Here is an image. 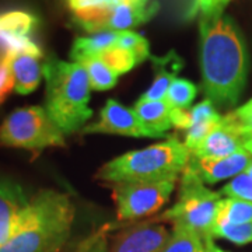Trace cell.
<instances>
[{"label":"cell","instance_id":"1","mask_svg":"<svg viewBox=\"0 0 252 252\" xmlns=\"http://www.w3.org/2000/svg\"><path fill=\"white\" fill-rule=\"evenodd\" d=\"M199 44L206 99L216 108H233L243 95L250 69L243 32L230 16L200 17Z\"/></svg>","mask_w":252,"mask_h":252},{"label":"cell","instance_id":"2","mask_svg":"<svg viewBox=\"0 0 252 252\" xmlns=\"http://www.w3.org/2000/svg\"><path fill=\"white\" fill-rule=\"evenodd\" d=\"M73 220L70 198L54 189H42L30 199L0 252H58L70 235Z\"/></svg>","mask_w":252,"mask_h":252},{"label":"cell","instance_id":"3","mask_svg":"<svg viewBox=\"0 0 252 252\" xmlns=\"http://www.w3.org/2000/svg\"><path fill=\"white\" fill-rule=\"evenodd\" d=\"M46 83L45 109L64 135L81 130L93 117L90 79L80 63L49 56L44 62Z\"/></svg>","mask_w":252,"mask_h":252},{"label":"cell","instance_id":"4","mask_svg":"<svg viewBox=\"0 0 252 252\" xmlns=\"http://www.w3.org/2000/svg\"><path fill=\"white\" fill-rule=\"evenodd\" d=\"M190 153L187 146L171 136L161 143L129 152L99 168L97 178L118 182H165L175 181L188 167Z\"/></svg>","mask_w":252,"mask_h":252},{"label":"cell","instance_id":"5","mask_svg":"<svg viewBox=\"0 0 252 252\" xmlns=\"http://www.w3.org/2000/svg\"><path fill=\"white\" fill-rule=\"evenodd\" d=\"M220 200L221 193L206 188L196 174L185 168L175 205L152 220L156 223L170 221L172 227H184L205 240H213L212 233L217 224Z\"/></svg>","mask_w":252,"mask_h":252},{"label":"cell","instance_id":"6","mask_svg":"<svg viewBox=\"0 0 252 252\" xmlns=\"http://www.w3.org/2000/svg\"><path fill=\"white\" fill-rule=\"evenodd\" d=\"M64 133L42 107L13 111L0 125V147L26 149L34 157L48 147H63Z\"/></svg>","mask_w":252,"mask_h":252},{"label":"cell","instance_id":"7","mask_svg":"<svg viewBox=\"0 0 252 252\" xmlns=\"http://www.w3.org/2000/svg\"><path fill=\"white\" fill-rule=\"evenodd\" d=\"M174 188L175 181L114 184L118 219L127 221L153 215L168 200Z\"/></svg>","mask_w":252,"mask_h":252},{"label":"cell","instance_id":"8","mask_svg":"<svg viewBox=\"0 0 252 252\" xmlns=\"http://www.w3.org/2000/svg\"><path fill=\"white\" fill-rule=\"evenodd\" d=\"M39 20L26 10L0 13V49L6 54H31L44 58L42 48L32 39Z\"/></svg>","mask_w":252,"mask_h":252},{"label":"cell","instance_id":"9","mask_svg":"<svg viewBox=\"0 0 252 252\" xmlns=\"http://www.w3.org/2000/svg\"><path fill=\"white\" fill-rule=\"evenodd\" d=\"M81 133H105L129 137H152L142 125L133 109L121 105L117 99H108L99 112L98 121L86 125Z\"/></svg>","mask_w":252,"mask_h":252},{"label":"cell","instance_id":"10","mask_svg":"<svg viewBox=\"0 0 252 252\" xmlns=\"http://www.w3.org/2000/svg\"><path fill=\"white\" fill-rule=\"evenodd\" d=\"M170 231L153 220L130 225L118 233L109 252H161L170 238Z\"/></svg>","mask_w":252,"mask_h":252},{"label":"cell","instance_id":"11","mask_svg":"<svg viewBox=\"0 0 252 252\" xmlns=\"http://www.w3.org/2000/svg\"><path fill=\"white\" fill-rule=\"evenodd\" d=\"M243 133L235 122L233 114L221 117L213 130L206 136V139L199 144V147L190 154L198 158H220L238 153L244 149Z\"/></svg>","mask_w":252,"mask_h":252},{"label":"cell","instance_id":"12","mask_svg":"<svg viewBox=\"0 0 252 252\" xmlns=\"http://www.w3.org/2000/svg\"><path fill=\"white\" fill-rule=\"evenodd\" d=\"M252 164V156L247 150L220 157V158H198L190 156L188 170L196 174L203 184H217L243 174Z\"/></svg>","mask_w":252,"mask_h":252},{"label":"cell","instance_id":"13","mask_svg":"<svg viewBox=\"0 0 252 252\" xmlns=\"http://www.w3.org/2000/svg\"><path fill=\"white\" fill-rule=\"evenodd\" d=\"M158 9V0H124L111 10L104 31H130V28L150 21Z\"/></svg>","mask_w":252,"mask_h":252},{"label":"cell","instance_id":"14","mask_svg":"<svg viewBox=\"0 0 252 252\" xmlns=\"http://www.w3.org/2000/svg\"><path fill=\"white\" fill-rule=\"evenodd\" d=\"M30 199L17 182L0 178V247L9 241L21 212Z\"/></svg>","mask_w":252,"mask_h":252},{"label":"cell","instance_id":"15","mask_svg":"<svg viewBox=\"0 0 252 252\" xmlns=\"http://www.w3.org/2000/svg\"><path fill=\"white\" fill-rule=\"evenodd\" d=\"M6 59L14 79V91L28 95L35 91L44 76V58L31 54H6Z\"/></svg>","mask_w":252,"mask_h":252},{"label":"cell","instance_id":"16","mask_svg":"<svg viewBox=\"0 0 252 252\" xmlns=\"http://www.w3.org/2000/svg\"><path fill=\"white\" fill-rule=\"evenodd\" d=\"M150 61L153 63V83L140 97V99L161 101L165 98V94L172 81L177 79V74L182 70L184 61L175 51H170L164 56H150Z\"/></svg>","mask_w":252,"mask_h":252},{"label":"cell","instance_id":"17","mask_svg":"<svg viewBox=\"0 0 252 252\" xmlns=\"http://www.w3.org/2000/svg\"><path fill=\"white\" fill-rule=\"evenodd\" d=\"M121 1L124 0H67V6L84 31L97 34L104 31V24L111 10Z\"/></svg>","mask_w":252,"mask_h":252},{"label":"cell","instance_id":"18","mask_svg":"<svg viewBox=\"0 0 252 252\" xmlns=\"http://www.w3.org/2000/svg\"><path fill=\"white\" fill-rule=\"evenodd\" d=\"M220 119L221 115L209 99H203L195 107L189 108V124L184 142L189 153L192 154L198 149L199 144L206 139Z\"/></svg>","mask_w":252,"mask_h":252},{"label":"cell","instance_id":"19","mask_svg":"<svg viewBox=\"0 0 252 252\" xmlns=\"http://www.w3.org/2000/svg\"><path fill=\"white\" fill-rule=\"evenodd\" d=\"M142 125L152 137H164L172 127L171 107L161 101H143L139 99L133 107Z\"/></svg>","mask_w":252,"mask_h":252},{"label":"cell","instance_id":"20","mask_svg":"<svg viewBox=\"0 0 252 252\" xmlns=\"http://www.w3.org/2000/svg\"><path fill=\"white\" fill-rule=\"evenodd\" d=\"M119 32L117 31H102L90 36H79L74 39L70 51V58L76 63L83 59L98 56L114 45H117Z\"/></svg>","mask_w":252,"mask_h":252},{"label":"cell","instance_id":"21","mask_svg":"<svg viewBox=\"0 0 252 252\" xmlns=\"http://www.w3.org/2000/svg\"><path fill=\"white\" fill-rule=\"evenodd\" d=\"M207 241L192 230L172 227L171 235L161 252H209Z\"/></svg>","mask_w":252,"mask_h":252},{"label":"cell","instance_id":"22","mask_svg":"<svg viewBox=\"0 0 252 252\" xmlns=\"http://www.w3.org/2000/svg\"><path fill=\"white\" fill-rule=\"evenodd\" d=\"M217 223H252V202L235 198L221 199L219 205Z\"/></svg>","mask_w":252,"mask_h":252},{"label":"cell","instance_id":"23","mask_svg":"<svg viewBox=\"0 0 252 252\" xmlns=\"http://www.w3.org/2000/svg\"><path fill=\"white\" fill-rule=\"evenodd\" d=\"M87 70L90 86L93 90L104 91L115 87L118 83V74L111 70L105 63L99 59L98 56L87 58L79 62Z\"/></svg>","mask_w":252,"mask_h":252},{"label":"cell","instance_id":"24","mask_svg":"<svg viewBox=\"0 0 252 252\" xmlns=\"http://www.w3.org/2000/svg\"><path fill=\"white\" fill-rule=\"evenodd\" d=\"M98 58L108 66L111 70L117 73L118 76L130 72L136 64L140 63L133 52L119 45H114L112 48L104 51L102 54L98 55Z\"/></svg>","mask_w":252,"mask_h":252},{"label":"cell","instance_id":"25","mask_svg":"<svg viewBox=\"0 0 252 252\" xmlns=\"http://www.w3.org/2000/svg\"><path fill=\"white\" fill-rule=\"evenodd\" d=\"M198 94V89L193 83L185 79H175L165 94L164 101L171 109H187Z\"/></svg>","mask_w":252,"mask_h":252},{"label":"cell","instance_id":"26","mask_svg":"<svg viewBox=\"0 0 252 252\" xmlns=\"http://www.w3.org/2000/svg\"><path fill=\"white\" fill-rule=\"evenodd\" d=\"M213 238H224L237 245H245L252 243V223L243 224H230V223H217L212 233Z\"/></svg>","mask_w":252,"mask_h":252},{"label":"cell","instance_id":"27","mask_svg":"<svg viewBox=\"0 0 252 252\" xmlns=\"http://www.w3.org/2000/svg\"><path fill=\"white\" fill-rule=\"evenodd\" d=\"M112 225L105 224L97 231L87 235L80 243H77L69 252H109L108 234Z\"/></svg>","mask_w":252,"mask_h":252},{"label":"cell","instance_id":"28","mask_svg":"<svg viewBox=\"0 0 252 252\" xmlns=\"http://www.w3.org/2000/svg\"><path fill=\"white\" fill-rule=\"evenodd\" d=\"M117 45L122 46L125 49H129L130 52H133L137 61L142 63L147 58H150V45L149 41L144 36L136 34L133 31H121L119 38H118Z\"/></svg>","mask_w":252,"mask_h":252},{"label":"cell","instance_id":"29","mask_svg":"<svg viewBox=\"0 0 252 252\" xmlns=\"http://www.w3.org/2000/svg\"><path fill=\"white\" fill-rule=\"evenodd\" d=\"M220 192L227 198L243 199L252 202V177H250L247 172H243L234 177Z\"/></svg>","mask_w":252,"mask_h":252},{"label":"cell","instance_id":"30","mask_svg":"<svg viewBox=\"0 0 252 252\" xmlns=\"http://www.w3.org/2000/svg\"><path fill=\"white\" fill-rule=\"evenodd\" d=\"M231 0H193L192 7L189 10V17H195L200 14V17H215L224 14L225 6Z\"/></svg>","mask_w":252,"mask_h":252},{"label":"cell","instance_id":"31","mask_svg":"<svg viewBox=\"0 0 252 252\" xmlns=\"http://www.w3.org/2000/svg\"><path fill=\"white\" fill-rule=\"evenodd\" d=\"M231 114L243 133L244 139L247 140L252 137V98L247 104H244L243 107L233 111Z\"/></svg>","mask_w":252,"mask_h":252},{"label":"cell","instance_id":"32","mask_svg":"<svg viewBox=\"0 0 252 252\" xmlns=\"http://www.w3.org/2000/svg\"><path fill=\"white\" fill-rule=\"evenodd\" d=\"M13 90H14V79L10 70L7 59L4 56V59L0 62V104L9 97V94Z\"/></svg>","mask_w":252,"mask_h":252},{"label":"cell","instance_id":"33","mask_svg":"<svg viewBox=\"0 0 252 252\" xmlns=\"http://www.w3.org/2000/svg\"><path fill=\"white\" fill-rule=\"evenodd\" d=\"M207 250H209V252H225L221 248H219L216 244L213 243V240H209L207 241Z\"/></svg>","mask_w":252,"mask_h":252},{"label":"cell","instance_id":"34","mask_svg":"<svg viewBox=\"0 0 252 252\" xmlns=\"http://www.w3.org/2000/svg\"><path fill=\"white\" fill-rule=\"evenodd\" d=\"M244 149H245V150L252 156V137L247 139V140L244 142Z\"/></svg>","mask_w":252,"mask_h":252},{"label":"cell","instance_id":"35","mask_svg":"<svg viewBox=\"0 0 252 252\" xmlns=\"http://www.w3.org/2000/svg\"><path fill=\"white\" fill-rule=\"evenodd\" d=\"M4 56H6V52H4V51H1V49H0V62H1V61H3V59H4Z\"/></svg>","mask_w":252,"mask_h":252},{"label":"cell","instance_id":"36","mask_svg":"<svg viewBox=\"0 0 252 252\" xmlns=\"http://www.w3.org/2000/svg\"><path fill=\"white\" fill-rule=\"evenodd\" d=\"M247 174H248V175H250V177H252V164L251 165H250V167H248V170H247Z\"/></svg>","mask_w":252,"mask_h":252}]
</instances>
